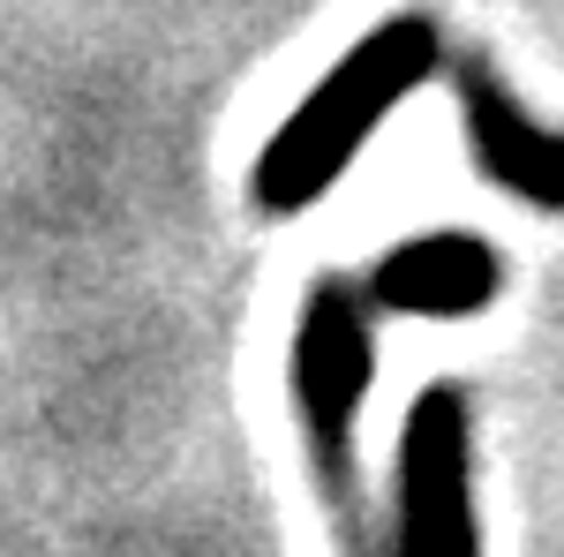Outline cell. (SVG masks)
Returning <instances> with one entry per match:
<instances>
[{"label": "cell", "instance_id": "1", "mask_svg": "<svg viewBox=\"0 0 564 557\" xmlns=\"http://www.w3.org/2000/svg\"><path fill=\"white\" fill-rule=\"evenodd\" d=\"M436 53H444V39H436L430 15H391L361 45H347L339 68L286 114V129L263 143V159H257L263 212H308L354 167V151L384 129L391 106L414 98L436 76Z\"/></svg>", "mask_w": 564, "mask_h": 557}, {"label": "cell", "instance_id": "2", "mask_svg": "<svg viewBox=\"0 0 564 557\" xmlns=\"http://www.w3.org/2000/svg\"><path fill=\"white\" fill-rule=\"evenodd\" d=\"M369 294L347 279H316L294 324V407H302L308 452L324 490H347V460H354V422L361 399L377 385V332H369Z\"/></svg>", "mask_w": 564, "mask_h": 557}, {"label": "cell", "instance_id": "3", "mask_svg": "<svg viewBox=\"0 0 564 557\" xmlns=\"http://www.w3.org/2000/svg\"><path fill=\"white\" fill-rule=\"evenodd\" d=\"M399 557H481L467 490V399L422 392L399 429Z\"/></svg>", "mask_w": 564, "mask_h": 557}, {"label": "cell", "instance_id": "4", "mask_svg": "<svg viewBox=\"0 0 564 557\" xmlns=\"http://www.w3.org/2000/svg\"><path fill=\"white\" fill-rule=\"evenodd\" d=\"M459 114L489 181H505L534 212H564V129H542L489 61H459Z\"/></svg>", "mask_w": 564, "mask_h": 557}, {"label": "cell", "instance_id": "5", "mask_svg": "<svg viewBox=\"0 0 564 557\" xmlns=\"http://www.w3.org/2000/svg\"><path fill=\"white\" fill-rule=\"evenodd\" d=\"M497 287H505L497 249L481 234H467V226H452V234H414L391 257H377L361 294L377 301V309H391V317H444L452 324V317L489 309Z\"/></svg>", "mask_w": 564, "mask_h": 557}]
</instances>
